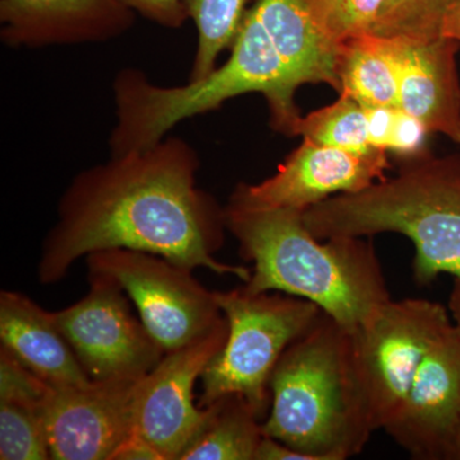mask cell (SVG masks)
<instances>
[{"label":"cell","mask_w":460,"mask_h":460,"mask_svg":"<svg viewBox=\"0 0 460 460\" xmlns=\"http://www.w3.org/2000/svg\"><path fill=\"white\" fill-rule=\"evenodd\" d=\"M199 169L195 148L166 136L75 175L42 244L39 281L58 283L81 257L124 248L247 283L251 269L215 257L223 246L226 210L199 189Z\"/></svg>","instance_id":"6da1fadb"},{"label":"cell","mask_w":460,"mask_h":460,"mask_svg":"<svg viewBox=\"0 0 460 460\" xmlns=\"http://www.w3.org/2000/svg\"><path fill=\"white\" fill-rule=\"evenodd\" d=\"M224 210L241 255L253 263L244 283L251 292L307 299L348 330L358 328L392 299L371 242L314 237L295 208L229 204Z\"/></svg>","instance_id":"7a4b0ae2"},{"label":"cell","mask_w":460,"mask_h":460,"mask_svg":"<svg viewBox=\"0 0 460 460\" xmlns=\"http://www.w3.org/2000/svg\"><path fill=\"white\" fill-rule=\"evenodd\" d=\"M230 50L228 60L210 75L180 86L154 84L140 69L126 68L117 74V122L109 137L111 155L154 146L183 120L251 93H262L268 100L272 128L296 136L302 118L295 102L299 84L252 8L246 11Z\"/></svg>","instance_id":"3957f363"},{"label":"cell","mask_w":460,"mask_h":460,"mask_svg":"<svg viewBox=\"0 0 460 460\" xmlns=\"http://www.w3.org/2000/svg\"><path fill=\"white\" fill-rule=\"evenodd\" d=\"M266 436L314 460H345L374 434L354 365L352 330L321 311L283 353L270 380Z\"/></svg>","instance_id":"277c9868"},{"label":"cell","mask_w":460,"mask_h":460,"mask_svg":"<svg viewBox=\"0 0 460 460\" xmlns=\"http://www.w3.org/2000/svg\"><path fill=\"white\" fill-rule=\"evenodd\" d=\"M320 239L399 233L414 244V280L460 277V154L410 159L394 178L339 193L302 211Z\"/></svg>","instance_id":"5b68a950"},{"label":"cell","mask_w":460,"mask_h":460,"mask_svg":"<svg viewBox=\"0 0 460 460\" xmlns=\"http://www.w3.org/2000/svg\"><path fill=\"white\" fill-rule=\"evenodd\" d=\"M228 321V338L202 374L201 407L226 395L246 399L262 420L270 407V380L278 362L313 325L319 305L279 292L253 293L246 286L215 292Z\"/></svg>","instance_id":"8992f818"},{"label":"cell","mask_w":460,"mask_h":460,"mask_svg":"<svg viewBox=\"0 0 460 460\" xmlns=\"http://www.w3.org/2000/svg\"><path fill=\"white\" fill-rule=\"evenodd\" d=\"M452 328L443 305L405 298L390 299L352 330L354 365L374 431L395 416L426 356Z\"/></svg>","instance_id":"52a82bcc"},{"label":"cell","mask_w":460,"mask_h":460,"mask_svg":"<svg viewBox=\"0 0 460 460\" xmlns=\"http://www.w3.org/2000/svg\"><path fill=\"white\" fill-rule=\"evenodd\" d=\"M87 266L123 288L165 352L202 337L223 319L215 292L206 289L190 269L164 257L117 248L91 253Z\"/></svg>","instance_id":"ba28073f"},{"label":"cell","mask_w":460,"mask_h":460,"mask_svg":"<svg viewBox=\"0 0 460 460\" xmlns=\"http://www.w3.org/2000/svg\"><path fill=\"white\" fill-rule=\"evenodd\" d=\"M86 296L54 317L91 381H137L166 353L108 275L89 271Z\"/></svg>","instance_id":"9c48e42d"},{"label":"cell","mask_w":460,"mask_h":460,"mask_svg":"<svg viewBox=\"0 0 460 460\" xmlns=\"http://www.w3.org/2000/svg\"><path fill=\"white\" fill-rule=\"evenodd\" d=\"M226 316L196 341L166 352L138 381L135 399V431L154 445L165 460H180L201 434L213 407L195 402L196 381L226 344Z\"/></svg>","instance_id":"30bf717a"},{"label":"cell","mask_w":460,"mask_h":460,"mask_svg":"<svg viewBox=\"0 0 460 460\" xmlns=\"http://www.w3.org/2000/svg\"><path fill=\"white\" fill-rule=\"evenodd\" d=\"M389 168L387 153L381 148L356 153L304 140L277 174L257 184H239L229 204L305 211L339 193L367 189L386 178Z\"/></svg>","instance_id":"8fae6325"},{"label":"cell","mask_w":460,"mask_h":460,"mask_svg":"<svg viewBox=\"0 0 460 460\" xmlns=\"http://www.w3.org/2000/svg\"><path fill=\"white\" fill-rule=\"evenodd\" d=\"M138 381L50 387L44 402L50 459L111 460L135 432Z\"/></svg>","instance_id":"7c38bea8"},{"label":"cell","mask_w":460,"mask_h":460,"mask_svg":"<svg viewBox=\"0 0 460 460\" xmlns=\"http://www.w3.org/2000/svg\"><path fill=\"white\" fill-rule=\"evenodd\" d=\"M460 426V337L456 328L429 350L386 432L417 460H450Z\"/></svg>","instance_id":"4fadbf2b"},{"label":"cell","mask_w":460,"mask_h":460,"mask_svg":"<svg viewBox=\"0 0 460 460\" xmlns=\"http://www.w3.org/2000/svg\"><path fill=\"white\" fill-rule=\"evenodd\" d=\"M0 22L5 45L39 49L113 40L135 12L122 0H2Z\"/></svg>","instance_id":"5bb4252c"},{"label":"cell","mask_w":460,"mask_h":460,"mask_svg":"<svg viewBox=\"0 0 460 460\" xmlns=\"http://www.w3.org/2000/svg\"><path fill=\"white\" fill-rule=\"evenodd\" d=\"M399 65V108L429 133L460 144V42L438 36L431 40L390 36Z\"/></svg>","instance_id":"9a60e30c"},{"label":"cell","mask_w":460,"mask_h":460,"mask_svg":"<svg viewBox=\"0 0 460 460\" xmlns=\"http://www.w3.org/2000/svg\"><path fill=\"white\" fill-rule=\"evenodd\" d=\"M0 341L3 350L51 387L93 383L60 332L54 314L22 293H0Z\"/></svg>","instance_id":"2e32d148"},{"label":"cell","mask_w":460,"mask_h":460,"mask_svg":"<svg viewBox=\"0 0 460 460\" xmlns=\"http://www.w3.org/2000/svg\"><path fill=\"white\" fill-rule=\"evenodd\" d=\"M252 9L299 86L326 84L341 93L338 49L320 31L310 0H257Z\"/></svg>","instance_id":"e0dca14e"},{"label":"cell","mask_w":460,"mask_h":460,"mask_svg":"<svg viewBox=\"0 0 460 460\" xmlns=\"http://www.w3.org/2000/svg\"><path fill=\"white\" fill-rule=\"evenodd\" d=\"M50 387L0 349V459H50L44 423Z\"/></svg>","instance_id":"ac0fdd59"},{"label":"cell","mask_w":460,"mask_h":460,"mask_svg":"<svg viewBox=\"0 0 460 460\" xmlns=\"http://www.w3.org/2000/svg\"><path fill=\"white\" fill-rule=\"evenodd\" d=\"M341 93L363 108H399V65L390 36L367 33L339 45Z\"/></svg>","instance_id":"d6986e66"},{"label":"cell","mask_w":460,"mask_h":460,"mask_svg":"<svg viewBox=\"0 0 460 460\" xmlns=\"http://www.w3.org/2000/svg\"><path fill=\"white\" fill-rule=\"evenodd\" d=\"M210 405L213 413L208 425L180 460H255L265 432L246 399L226 395Z\"/></svg>","instance_id":"ffe728a7"},{"label":"cell","mask_w":460,"mask_h":460,"mask_svg":"<svg viewBox=\"0 0 460 460\" xmlns=\"http://www.w3.org/2000/svg\"><path fill=\"white\" fill-rule=\"evenodd\" d=\"M246 0H184L187 14L198 30V48L189 81H198L217 68V60L230 49L242 25Z\"/></svg>","instance_id":"44dd1931"},{"label":"cell","mask_w":460,"mask_h":460,"mask_svg":"<svg viewBox=\"0 0 460 460\" xmlns=\"http://www.w3.org/2000/svg\"><path fill=\"white\" fill-rule=\"evenodd\" d=\"M296 136L314 144L356 153H368L376 148L371 145L366 109L345 93H341L329 107L302 117Z\"/></svg>","instance_id":"7402d4cb"},{"label":"cell","mask_w":460,"mask_h":460,"mask_svg":"<svg viewBox=\"0 0 460 460\" xmlns=\"http://www.w3.org/2000/svg\"><path fill=\"white\" fill-rule=\"evenodd\" d=\"M456 0H386L372 33L431 40L440 35L445 12Z\"/></svg>","instance_id":"603a6c76"},{"label":"cell","mask_w":460,"mask_h":460,"mask_svg":"<svg viewBox=\"0 0 460 460\" xmlns=\"http://www.w3.org/2000/svg\"><path fill=\"white\" fill-rule=\"evenodd\" d=\"M386 0H310L320 31L330 44L339 45L372 33Z\"/></svg>","instance_id":"cb8c5ba5"},{"label":"cell","mask_w":460,"mask_h":460,"mask_svg":"<svg viewBox=\"0 0 460 460\" xmlns=\"http://www.w3.org/2000/svg\"><path fill=\"white\" fill-rule=\"evenodd\" d=\"M365 109L372 146L408 160L426 155V137L429 133L416 118L401 108Z\"/></svg>","instance_id":"d4e9b609"},{"label":"cell","mask_w":460,"mask_h":460,"mask_svg":"<svg viewBox=\"0 0 460 460\" xmlns=\"http://www.w3.org/2000/svg\"><path fill=\"white\" fill-rule=\"evenodd\" d=\"M127 7L168 29H180L186 22L184 0H122Z\"/></svg>","instance_id":"484cf974"},{"label":"cell","mask_w":460,"mask_h":460,"mask_svg":"<svg viewBox=\"0 0 460 460\" xmlns=\"http://www.w3.org/2000/svg\"><path fill=\"white\" fill-rule=\"evenodd\" d=\"M111 460H165L154 445L145 440L137 432H133L115 450Z\"/></svg>","instance_id":"4316f807"},{"label":"cell","mask_w":460,"mask_h":460,"mask_svg":"<svg viewBox=\"0 0 460 460\" xmlns=\"http://www.w3.org/2000/svg\"><path fill=\"white\" fill-rule=\"evenodd\" d=\"M255 460H314L307 454L293 449L289 445L281 443L270 436H263L257 447Z\"/></svg>","instance_id":"83f0119b"},{"label":"cell","mask_w":460,"mask_h":460,"mask_svg":"<svg viewBox=\"0 0 460 460\" xmlns=\"http://www.w3.org/2000/svg\"><path fill=\"white\" fill-rule=\"evenodd\" d=\"M440 35L460 42V0H456L445 12Z\"/></svg>","instance_id":"f1b7e54d"},{"label":"cell","mask_w":460,"mask_h":460,"mask_svg":"<svg viewBox=\"0 0 460 460\" xmlns=\"http://www.w3.org/2000/svg\"><path fill=\"white\" fill-rule=\"evenodd\" d=\"M449 314L454 328L460 337V277H456L454 280L452 293L449 296Z\"/></svg>","instance_id":"f546056e"},{"label":"cell","mask_w":460,"mask_h":460,"mask_svg":"<svg viewBox=\"0 0 460 460\" xmlns=\"http://www.w3.org/2000/svg\"><path fill=\"white\" fill-rule=\"evenodd\" d=\"M450 460H460V426L458 431H456V438H454L452 456Z\"/></svg>","instance_id":"4dcf8cb0"}]
</instances>
